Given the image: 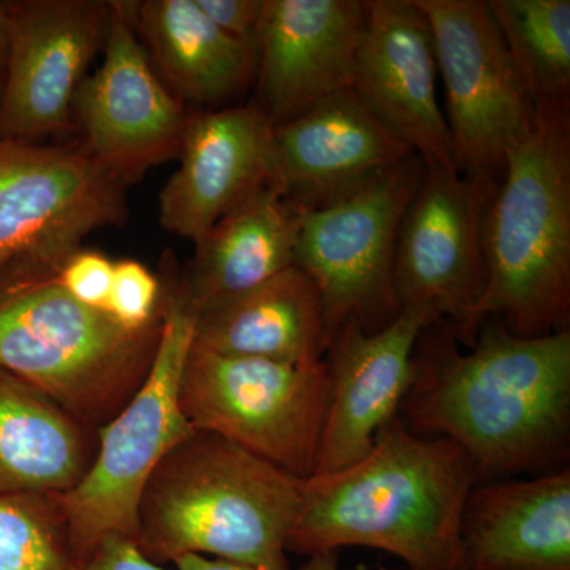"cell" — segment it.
I'll return each instance as SVG.
<instances>
[{
    "label": "cell",
    "instance_id": "8992f818",
    "mask_svg": "<svg viewBox=\"0 0 570 570\" xmlns=\"http://www.w3.org/2000/svg\"><path fill=\"white\" fill-rule=\"evenodd\" d=\"M195 317L197 311L178 288L163 291V328L148 376L129 403L97 431L96 455L85 478L58 497L73 564L104 540H137L138 505L153 472L195 431L179 401Z\"/></svg>",
    "mask_w": 570,
    "mask_h": 570
},
{
    "label": "cell",
    "instance_id": "1f68e13d",
    "mask_svg": "<svg viewBox=\"0 0 570 570\" xmlns=\"http://www.w3.org/2000/svg\"><path fill=\"white\" fill-rule=\"evenodd\" d=\"M9 56V13L6 3H0V69L6 67Z\"/></svg>",
    "mask_w": 570,
    "mask_h": 570
},
{
    "label": "cell",
    "instance_id": "f1b7e54d",
    "mask_svg": "<svg viewBox=\"0 0 570 570\" xmlns=\"http://www.w3.org/2000/svg\"><path fill=\"white\" fill-rule=\"evenodd\" d=\"M71 570H168L165 566L146 558L137 542L129 539L111 538L75 562Z\"/></svg>",
    "mask_w": 570,
    "mask_h": 570
},
{
    "label": "cell",
    "instance_id": "4fadbf2b",
    "mask_svg": "<svg viewBox=\"0 0 570 570\" xmlns=\"http://www.w3.org/2000/svg\"><path fill=\"white\" fill-rule=\"evenodd\" d=\"M9 56L0 91V140H36L70 129L75 97L105 47L110 2L6 3Z\"/></svg>",
    "mask_w": 570,
    "mask_h": 570
},
{
    "label": "cell",
    "instance_id": "cb8c5ba5",
    "mask_svg": "<svg viewBox=\"0 0 570 570\" xmlns=\"http://www.w3.org/2000/svg\"><path fill=\"white\" fill-rule=\"evenodd\" d=\"M489 7L532 99H569V0H489Z\"/></svg>",
    "mask_w": 570,
    "mask_h": 570
},
{
    "label": "cell",
    "instance_id": "9c48e42d",
    "mask_svg": "<svg viewBox=\"0 0 570 570\" xmlns=\"http://www.w3.org/2000/svg\"><path fill=\"white\" fill-rule=\"evenodd\" d=\"M433 37L445 121L461 175L498 183L530 132L535 100L510 58L485 0H415Z\"/></svg>",
    "mask_w": 570,
    "mask_h": 570
},
{
    "label": "cell",
    "instance_id": "603a6c76",
    "mask_svg": "<svg viewBox=\"0 0 570 570\" xmlns=\"http://www.w3.org/2000/svg\"><path fill=\"white\" fill-rule=\"evenodd\" d=\"M134 22L181 102H225L255 75L257 47L220 31L195 0L134 2Z\"/></svg>",
    "mask_w": 570,
    "mask_h": 570
},
{
    "label": "cell",
    "instance_id": "277c9868",
    "mask_svg": "<svg viewBox=\"0 0 570 570\" xmlns=\"http://www.w3.org/2000/svg\"><path fill=\"white\" fill-rule=\"evenodd\" d=\"M305 480L217 434L194 431L153 472L135 542L160 566L197 554L291 570L287 540Z\"/></svg>",
    "mask_w": 570,
    "mask_h": 570
},
{
    "label": "cell",
    "instance_id": "8fae6325",
    "mask_svg": "<svg viewBox=\"0 0 570 570\" xmlns=\"http://www.w3.org/2000/svg\"><path fill=\"white\" fill-rule=\"evenodd\" d=\"M498 183L423 167L397 234V311H425L436 322H449L453 333L468 324L485 291L483 219Z\"/></svg>",
    "mask_w": 570,
    "mask_h": 570
},
{
    "label": "cell",
    "instance_id": "4316f807",
    "mask_svg": "<svg viewBox=\"0 0 570 570\" xmlns=\"http://www.w3.org/2000/svg\"><path fill=\"white\" fill-rule=\"evenodd\" d=\"M115 264L107 255L80 249L59 266L58 281L63 291L81 305L105 311L110 298Z\"/></svg>",
    "mask_w": 570,
    "mask_h": 570
},
{
    "label": "cell",
    "instance_id": "d4e9b609",
    "mask_svg": "<svg viewBox=\"0 0 570 570\" xmlns=\"http://www.w3.org/2000/svg\"><path fill=\"white\" fill-rule=\"evenodd\" d=\"M58 497L0 494V570H71Z\"/></svg>",
    "mask_w": 570,
    "mask_h": 570
},
{
    "label": "cell",
    "instance_id": "83f0119b",
    "mask_svg": "<svg viewBox=\"0 0 570 570\" xmlns=\"http://www.w3.org/2000/svg\"><path fill=\"white\" fill-rule=\"evenodd\" d=\"M225 33L235 39L254 43L265 13V0H195Z\"/></svg>",
    "mask_w": 570,
    "mask_h": 570
},
{
    "label": "cell",
    "instance_id": "5bb4252c",
    "mask_svg": "<svg viewBox=\"0 0 570 570\" xmlns=\"http://www.w3.org/2000/svg\"><path fill=\"white\" fill-rule=\"evenodd\" d=\"M433 324L425 311L403 309L377 332L354 322L336 330L324 355L328 404L314 474L340 471L370 453L382 428L400 414L414 384L415 346Z\"/></svg>",
    "mask_w": 570,
    "mask_h": 570
},
{
    "label": "cell",
    "instance_id": "52a82bcc",
    "mask_svg": "<svg viewBox=\"0 0 570 570\" xmlns=\"http://www.w3.org/2000/svg\"><path fill=\"white\" fill-rule=\"evenodd\" d=\"M423 167L417 156L407 157L324 205L303 208L294 266L316 284L330 340L347 322L373 333L400 314L397 234Z\"/></svg>",
    "mask_w": 570,
    "mask_h": 570
},
{
    "label": "cell",
    "instance_id": "ba28073f",
    "mask_svg": "<svg viewBox=\"0 0 570 570\" xmlns=\"http://www.w3.org/2000/svg\"><path fill=\"white\" fill-rule=\"evenodd\" d=\"M324 360L306 365L190 348L179 401L195 431L217 434L299 479L316 468L328 404Z\"/></svg>",
    "mask_w": 570,
    "mask_h": 570
},
{
    "label": "cell",
    "instance_id": "d6986e66",
    "mask_svg": "<svg viewBox=\"0 0 570 570\" xmlns=\"http://www.w3.org/2000/svg\"><path fill=\"white\" fill-rule=\"evenodd\" d=\"M460 570H570V468L475 483L461 515Z\"/></svg>",
    "mask_w": 570,
    "mask_h": 570
},
{
    "label": "cell",
    "instance_id": "3957f363",
    "mask_svg": "<svg viewBox=\"0 0 570 570\" xmlns=\"http://www.w3.org/2000/svg\"><path fill=\"white\" fill-rule=\"evenodd\" d=\"M487 283L456 341L471 347L480 325L513 335L570 330L569 99L535 102L534 122L505 157L483 219Z\"/></svg>",
    "mask_w": 570,
    "mask_h": 570
},
{
    "label": "cell",
    "instance_id": "f546056e",
    "mask_svg": "<svg viewBox=\"0 0 570 570\" xmlns=\"http://www.w3.org/2000/svg\"><path fill=\"white\" fill-rule=\"evenodd\" d=\"M174 566L176 570H257L247 568V566L235 564V562L197 557V554L179 558L174 562Z\"/></svg>",
    "mask_w": 570,
    "mask_h": 570
},
{
    "label": "cell",
    "instance_id": "7402d4cb",
    "mask_svg": "<svg viewBox=\"0 0 570 570\" xmlns=\"http://www.w3.org/2000/svg\"><path fill=\"white\" fill-rule=\"evenodd\" d=\"M97 431L0 367V494L61 497L91 468Z\"/></svg>",
    "mask_w": 570,
    "mask_h": 570
},
{
    "label": "cell",
    "instance_id": "4dcf8cb0",
    "mask_svg": "<svg viewBox=\"0 0 570 570\" xmlns=\"http://www.w3.org/2000/svg\"><path fill=\"white\" fill-rule=\"evenodd\" d=\"M296 570H340V551H328L307 558V561Z\"/></svg>",
    "mask_w": 570,
    "mask_h": 570
},
{
    "label": "cell",
    "instance_id": "30bf717a",
    "mask_svg": "<svg viewBox=\"0 0 570 570\" xmlns=\"http://www.w3.org/2000/svg\"><path fill=\"white\" fill-rule=\"evenodd\" d=\"M124 189L81 146L0 140V268L62 265L92 232L126 220Z\"/></svg>",
    "mask_w": 570,
    "mask_h": 570
},
{
    "label": "cell",
    "instance_id": "484cf974",
    "mask_svg": "<svg viewBox=\"0 0 570 570\" xmlns=\"http://www.w3.org/2000/svg\"><path fill=\"white\" fill-rule=\"evenodd\" d=\"M163 285L137 261H119L105 313L129 330H142L163 314Z\"/></svg>",
    "mask_w": 570,
    "mask_h": 570
},
{
    "label": "cell",
    "instance_id": "9a60e30c",
    "mask_svg": "<svg viewBox=\"0 0 570 570\" xmlns=\"http://www.w3.org/2000/svg\"><path fill=\"white\" fill-rule=\"evenodd\" d=\"M365 20L363 0H265L254 104L273 127L352 89Z\"/></svg>",
    "mask_w": 570,
    "mask_h": 570
},
{
    "label": "cell",
    "instance_id": "ac0fdd59",
    "mask_svg": "<svg viewBox=\"0 0 570 570\" xmlns=\"http://www.w3.org/2000/svg\"><path fill=\"white\" fill-rule=\"evenodd\" d=\"M415 156L354 89L273 130V184L303 208L321 206Z\"/></svg>",
    "mask_w": 570,
    "mask_h": 570
},
{
    "label": "cell",
    "instance_id": "44dd1931",
    "mask_svg": "<svg viewBox=\"0 0 570 570\" xmlns=\"http://www.w3.org/2000/svg\"><path fill=\"white\" fill-rule=\"evenodd\" d=\"M303 206L268 183L246 197L195 243L179 294L194 307L249 291L294 266Z\"/></svg>",
    "mask_w": 570,
    "mask_h": 570
},
{
    "label": "cell",
    "instance_id": "ffe728a7",
    "mask_svg": "<svg viewBox=\"0 0 570 570\" xmlns=\"http://www.w3.org/2000/svg\"><path fill=\"white\" fill-rule=\"evenodd\" d=\"M330 336L316 284L296 266L198 307L194 347L273 362L317 363Z\"/></svg>",
    "mask_w": 570,
    "mask_h": 570
},
{
    "label": "cell",
    "instance_id": "7a4b0ae2",
    "mask_svg": "<svg viewBox=\"0 0 570 570\" xmlns=\"http://www.w3.org/2000/svg\"><path fill=\"white\" fill-rule=\"evenodd\" d=\"M474 466L455 442L412 433L400 417L362 460L305 480L287 553L385 551L409 570H460V524Z\"/></svg>",
    "mask_w": 570,
    "mask_h": 570
},
{
    "label": "cell",
    "instance_id": "6da1fadb",
    "mask_svg": "<svg viewBox=\"0 0 570 570\" xmlns=\"http://www.w3.org/2000/svg\"><path fill=\"white\" fill-rule=\"evenodd\" d=\"M459 344L449 322L423 330L401 422L460 445L478 483L568 468L570 330L524 337L487 321Z\"/></svg>",
    "mask_w": 570,
    "mask_h": 570
},
{
    "label": "cell",
    "instance_id": "7c38bea8",
    "mask_svg": "<svg viewBox=\"0 0 570 570\" xmlns=\"http://www.w3.org/2000/svg\"><path fill=\"white\" fill-rule=\"evenodd\" d=\"M102 66L82 81L73 115L81 149L124 187L179 157L190 112L154 70L134 22V2H110Z\"/></svg>",
    "mask_w": 570,
    "mask_h": 570
},
{
    "label": "cell",
    "instance_id": "5b68a950",
    "mask_svg": "<svg viewBox=\"0 0 570 570\" xmlns=\"http://www.w3.org/2000/svg\"><path fill=\"white\" fill-rule=\"evenodd\" d=\"M59 266L18 262L0 268V367L99 431L148 376L163 314L146 328H126L71 298L59 284Z\"/></svg>",
    "mask_w": 570,
    "mask_h": 570
},
{
    "label": "cell",
    "instance_id": "2e32d148",
    "mask_svg": "<svg viewBox=\"0 0 570 570\" xmlns=\"http://www.w3.org/2000/svg\"><path fill=\"white\" fill-rule=\"evenodd\" d=\"M354 89L425 165L459 170L438 100L433 37L415 0H367Z\"/></svg>",
    "mask_w": 570,
    "mask_h": 570
},
{
    "label": "cell",
    "instance_id": "d6a6232c",
    "mask_svg": "<svg viewBox=\"0 0 570 570\" xmlns=\"http://www.w3.org/2000/svg\"><path fill=\"white\" fill-rule=\"evenodd\" d=\"M377 570H389V569H385V568H382V566H379Z\"/></svg>",
    "mask_w": 570,
    "mask_h": 570
},
{
    "label": "cell",
    "instance_id": "e0dca14e",
    "mask_svg": "<svg viewBox=\"0 0 570 570\" xmlns=\"http://www.w3.org/2000/svg\"><path fill=\"white\" fill-rule=\"evenodd\" d=\"M273 130L254 102L190 112L178 170L159 195L165 230L198 243L220 217L273 183Z\"/></svg>",
    "mask_w": 570,
    "mask_h": 570
}]
</instances>
